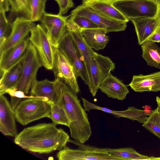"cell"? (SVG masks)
Segmentation results:
<instances>
[{
    "mask_svg": "<svg viewBox=\"0 0 160 160\" xmlns=\"http://www.w3.org/2000/svg\"><path fill=\"white\" fill-rule=\"evenodd\" d=\"M81 99L84 108L87 111L92 109L99 110L111 114L116 118L121 117L127 118L133 121H137L142 124L146 121L150 115V114L147 113L144 110L138 109L134 107H129L125 110H113L95 104L83 98H81Z\"/></svg>",
    "mask_w": 160,
    "mask_h": 160,
    "instance_id": "14",
    "label": "cell"
},
{
    "mask_svg": "<svg viewBox=\"0 0 160 160\" xmlns=\"http://www.w3.org/2000/svg\"><path fill=\"white\" fill-rule=\"evenodd\" d=\"M54 0L55 1H56V0Z\"/></svg>",
    "mask_w": 160,
    "mask_h": 160,
    "instance_id": "42",
    "label": "cell"
},
{
    "mask_svg": "<svg viewBox=\"0 0 160 160\" xmlns=\"http://www.w3.org/2000/svg\"><path fill=\"white\" fill-rule=\"evenodd\" d=\"M160 160V157H155L153 156L150 157V160Z\"/></svg>",
    "mask_w": 160,
    "mask_h": 160,
    "instance_id": "40",
    "label": "cell"
},
{
    "mask_svg": "<svg viewBox=\"0 0 160 160\" xmlns=\"http://www.w3.org/2000/svg\"><path fill=\"white\" fill-rule=\"evenodd\" d=\"M108 2L113 4L116 2L123 0H104Z\"/></svg>",
    "mask_w": 160,
    "mask_h": 160,
    "instance_id": "41",
    "label": "cell"
},
{
    "mask_svg": "<svg viewBox=\"0 0 160 160\" xmlns=\"http://www.w3.org/2000/svg\"><path fill=\"white\" fill-rule=\"evenodd\" d=\"M133 24L138 44L141 45L155 32L157 20L154 18H138L130 20Z\"/></svg>",
    "mask_w": 160,
    "mask_h": 160,
    "instance_id": "20",
    "label": "cell"
},
{
    "mask_svg": "<svg viewBox=\"0 0 160 160\" xmlns=\"http://www.w3.org/2000/svg\"><path fill=\"white\" fill-rule=\"evenodd\" d=\"M128 86L138 92L160 91V71L147 75H134Z\"/></svg>",
    "mask_w": 160,
    "mask_h": 160,
    "instance_id": "17",
    "label": "cell"
},
{
    "mask_svg": "<svg viewBox=\"0 0 160 160\" xmlns=\"http://www.w3.org/2000/svg\"><path fill=\"white\" fill-rule=\"evenodd\" d=\"M156 100L158 105V107L159 111H160V98L158 96H157Z\"/></svg>",
    "mask_w": 160,
    "mask_h": 160,
    "instance_id": "39",
    "label": "cell"
},
{
    "mask_svg": "<svg viewBox=\"0 0 160 160\" xmlns=\"http://www.w3.org/2000/svg\"><path fill=\"white\" fill-rule=\"evenodd\" d=\"M33 22L23 16L16 18L11 23L10 33L0 49V56L28 36Z\"/></svg>",
    "mask_w": 160,
    "mask_h": 160,
    "instance_id": "13",
    "label": "cell"
},
{
    "mask_svg": "<svg viewBox=\"0 0 160 160\" xmlns=\"http://www.w3.org/2000/svg\"><path fill=\"white\" fill-rule=\"evenodd\" d=\"M56 124L41 123L24 128L15 137L14 142L22 148L39 154L62 149L69 142V136Z\"/></svg>",
    "mask_w": 160,
    "mask_h": 160,
    "instance_id": "1",
    "label": "cell"
},
{
    "mask_svg": "<svg viewBox=\"0 0 160 160\" xmlns=\"http://www.w3.org/2000/svg\"><path fill=\"white\" fill-rule=\"evenodd\" d=\"M70 15L64 16L45 12L40 21L45 29L52 46L58 48L64 34L67 30L66 24Z\"/></svg>",
    "mask_w": 160,
    "mask_h": 160,
    "instance_id": "12",
    "label": "cell"
},
{
    "mask_svg": "<svg viewBox=\"0 0 160 160\" xmlns=\"http://www.w3.org/2000/svg\"><path fill=\"white\" fill-rule=\"evenodd\" d=\"M6 93L9 94L11 97V104L14 110L23 99L26 97L23 92L12 89L7 90L5 92Z\"/></svg>",
    "mask_w": 160,
    "mask_h": 160,
    "instance_id": "33",
    "label": "cell"
},
{
    "mask_svg": "<svg viewBox=\"0 0 160 160\" xmlns=\"http://www.w3.org/2000/svg\"><path fill=\"white\" fill-rule=\"evenodd\" d=\"M50 104L51 108L49 118L57 125H62L68 127L70 121L63 107L56 102Z\"/></svg>",
    "mask_w": 160,
    "mask_h": 160,
    "instance_id": "27",
    "label": "cell"
},
{
    "mask_svg": "<svg viewBox=\"0 0 160 160\" xmlns=\"http://www.w3.org/2000/svg\"><path fill=\"white\" fill-rule=\"evenodd\" d=\"M69 142L78 148L71 149L66 145L56 154L59 160H122L109 154L104 148L85 145L75 140L70 139Z\"/></svg>",
    "mask_w": 160,
    "mask_h": 160,
    "instance_id": "4",
    "label": "cell"
},
{
    "mask_svg": "<svg viewBox=\"0 0 160 160\" xmlns=\"http://www.w3.org/2000/svg\"><path fill=\"white\" fill-rule=\"evenodd\" d=\"M51 104L43 99L31 96L22 100L14 110L16 120L25 126L44 118H49Z\"/></svg>",
    "mask_w": 160,
    "mask_h": 160,
    "instance_id": "3",
    "label": "cell"
},
{
    "mask_svg": "<svg viewBox=\"0 0 160 160\" xmlns=\"http://www.w3.org/2000/svg\"><path fill=\"white\" fill-rule=\"evenodd\" d=\"M22 61L23 68L21 78L17 86L12 89L22 91L26 94L36 80L38 71L42 66L38 52L30 41Z\"/></svg>",
    "mask_w": 160,
    "mask_h": 160,
    "instance_id": "6",
    "label": "cell"
},
{
    "mask_svg": "<svg viewBox=\"0 0 160 160\" xmlns=\"http://www.w3.org/2000/svg\"><path fill=\"white\" fill-rule=\"evenodd\" d=\"M67 21L74 23L81 29L100 28L89 19L84 17L76 15L70 14V16Z\"/></svg>",
    "mask_w": 160,
    "mask_h": 160,
    "instance_id": "32",
    "label": "cell"
},
{
    "mask_svg": "<svg viewBox=\"0 0 160 160\" xmlns=\"http://www.w3.org/2000/svg\"><path fill=\"white\" fill-rule=\"evenodd\" d=\"M47 0H31V20L33 22L40 21L46 12L45 8Z\"/></svg>",
    "mask_w": 160,
    "mask_h": 160,
    "instance_id": "30",
    "label": "cell"
},
{
    "mask_svg": "<svg viewBox=\"0 0 160 160\" xmlns=\"http://www.w3.org/2000/svg\"><path fill=\"white\" fill-rule=\"evenodd\" d=\"M71 14L86 18L105 29L107 32L124 31L128 22L115 19L98 12L82 4L72 11Z\"/></svg>",
    "mask_w": 160,
    "mask_h": 160,
    "instance_id": "10",
    "label": "cell"
},
{
    "mask_svg": "<svg viewBox=\"0 0 160 160\" xmlns=\"http://www.w3.org/2000/svg\"><path fill=\"white\" fill-rule=\"evenodd\" d=\"M14 110L7 98L0 95V131L5 136L15 137L18 134Z\"/></svg>",
    "mask_w": 160,
    "mask_h": 160,
    "instance_id": "15",
    "label": "cell"
},
{
    "mask_svg": "<svg viewBox=\"0 0 160 160\" xmlns=\"http://www.w3.org/2000/svg\"><path fill=\"white\" fill-rule=\"evenodd\" d=\"M31 0H10L11 13L20 14L31 20Z\"/></svg>",
    "mask_w": 160,
    "mask_h": 160,
    "instance_id": "29",
    "label": "cell"
},
{
    "mask_svg": "<svg viewBox=\"0 0 160 160\" xmlns=\"http://www.w3.org/2000/svg\"><path fill=\"white\" fill-rule=\"evenodd\" d=\"M99 89L109 97L123 100L129 92L127 86L110 73L103 80Z\"/></svg>",
    "mask_w": 160,
    "mask_h": 160,
    "instance_id": "18",
    "label": "cell"
},
{
    "mask_svg": "<svg viewBox=\"0 0 160 160\" xmlns=\"http://www.w3.org/2000/svg\"><path fill=\"white\" fill-rule=\"evenodd\" d=\"M10 0H0V11L6 12L10 9Z\"/></svg>",
    "mask_w": 160,
    "mask_h": 160,
    "instance_id": "35",
    "label": "cell"
},
{
    "mask_svg": "<svg viewBox=\"0 0 160 160\" xmlns=\"http://www.w3.org/2000/svg\"><path fill=\"white\" fill-rule=\"evenodd\" d=\"M158 13L156 17L157 20V28L155 32L160 33V0H158Z\"/></svg>",
    "mask_w": 160,
    "mask_h": 160,
    "instance_id": "36",
    "label": "cell"
},
{
    "mask_svg": "<svg viewBox=\"0 0 160 160\" xmlns=\"http://www.w3.org/2000/svg\"><path fill=\"white\" fill-rule=\"evenodd\" d=\"M81 30V29H79L68 30L79 50L82 60L84 65L88 78L90 74L91 61L95 52L84 41Z\"/></svg>",
    "mask_w": 160,
    "mask_h": 160,
    "instance_id": "24",
    "label": "cell"
},
{
    "mask_svg": "<svg viewBox=\"0 0 160 160\" xmlns=\"http://www.w3.org/2000/svg\"><path fill=\"white\" fill-rule=\"evenodd\" d=\"M22 68V58L18 63L0 76V95H4L7 90L13 89L15 87L21 78Z\"/></svg>",
    "mask_w": 160,
    "mask_h": 160,
    "instance_id": "23",
    "label": "cell"
},
{
    "mask_svg": "<svg viewBox=\"0 0 160 160\" xmlns=\"http://www.w3.org/2000/svg\"><path fill=\"white\" fill-rule=\"evenodd\" d=\"M81 32L87 44L97 51L104 49L109 41L107 32L102 28L81 29Z\"/></svg>",
    "mask_w": 160,
    "mask_h": 160,
    "instance_id": "21",
    "label": "cell"
},
{
    "mask_svg": "<svg viewBox=\"0 0 160 160\" xmlns=\"http://www.w3.org/2000/svg\"><path fill=\"white\" fill-rule=\"evenodd\" d=\"M144 110L148 114H150L152 110L149 105H146L143 107Z\"/></svg>",
    "mask_w": 160,
    "mask_h": 160,
    "instance_id": "38",
    "label": "cell"
},
{
    "mask_svg": "<svg viewBox=\"0 0 160 160\" xmlns=\"http://www.w3.org/2000/svg\"><path fill=\"white\" fill-rule=\"evenodd\" d=\"M29 37L30 42L35 48L42 66L52 69L54 61V48L45 29L40 24L33 23Z\"/></svg>",
    "mask_w": 160,
    "mask_h": 160,
    "instance_id": "7",
    "label": "cell"
},
{
    "mask_svg": "<svg viewBox=\"0 0 160 160\" xmlns=\"http://www.w3.org/2000/svg\"><path fill=\"white\" fill-rule=\"evenodd\" d=\"M142 56L147 64L160 69V48L154 42L147 41L141 45Z\"/></svg>",
    "mask_w": 160,
    "mask_h": 160,
    "instance_id": "25",
    "label": "cell"
},
{
    "mask_svg": "<svg viewBox=\"0 0 160 160\" xmlns=\"http://www.w3.org/2000/svg\"><path fill=\"white\" fill-rule=\"evenodd\" d=\"M56 80V102L66 111L70 121L68 127L71 138L81 143L88 141L92 134L90 124L84 108L77 94L61 79Z\"/></svg>",
    "mask_w": 160,
    "mask_h": 160,
    "instance_id": "2",
    "label": "cell"
},
{
    "mask_svg": "<svg viewBox=\"0 0 160 160\" xmlns=\"http://www.w3.org/2000/svg\"><path fill=\"white\" fill-rule=\"evenodd\" d=\"M82 4L92 10L112 18L128 22L129 20L115 8L104 0H82Z\"/></svg>",
    "mask_w": 160,
    "mask_h": 160,
    "instance_id": "22",
    "label": "cell"
},
{
    "mask_svg": "<svg viewBox=\"0 0 160 160\" xmlns=\"http://www.w3.org/2000/svg\"><path fill=\"white\" fill-rule=\"evenodd\" d=\"M29 42L28 36L19 43L0 56V76L17 63L23 57Z\"/></svg>",
    "mask_w": 160,
    "mask_h": 160,
    "instance_id": "16",
    "label": "cell"
},
{
    "mask_svg": "<svg viewBox=\"0 0 160 160\" xmlns=\"http://www.w3.org/2000/svg\"><path fill=\"white\" fill-rule=\"evenodd\" d=\"M142 126L160 139V112L158 107L152 110Z\"/></svg>",
    "mask_w": 160,
    "mask_h": 160,
    "instance_id": "28",
    "label": "cell"
},
{
    "mask_svg": "<svg viewBox=\"0 0 160 160\" xmlns=\"http://www.w3.org/2000/svg\"><path fill=\"white\" fill-rule=\"evenodd\" d=\"M6 12L0 11V49L6 40L11 27V23L6 17Z\"/></svg>",
    "mask_w": 160,
    "mask_h": 160,
    "instance_id": "31",
    "label": "cell"
},
{
    "mask_svg": "<svg viewBox=\"0 0 160 160\" xmlns=\"http://www.w3.org/2000/svg\"><path fill=\"white\" fill-rule=\"evenodd\" d=\"M55 78L62 80L75 93L80 89L78 76L73 66L67 57L58 48H54V61L52 69Z\"/></svg>",
    "mask_w": 160,
    "mask_h": 160,
    "instance_id": "9",
    "label": "cell"
},
{
    "mask_svg": "<svg viewBox=\"0 0 160 160\" xmlns=\"http://www.w3.org/2000/svg\"><path fill=\"white\" fill-rule=\"evenodd\" d=\"M104 149L109 154L122 160H150V157L141 154L131 148Z\"/></svg>",
    "mask_w": 160,
    "mask_h": 160,
    "instance_id": "26",
    "label": "cell"
},
{
    "mask_svg": "<svg viewBox=\"0 0 160 160\" xmlns=\"http://www.w3.org/2000/svg\"><path fill=\"white\" fill-rule=\"evenodd\" d=\"M59 7L58 14L63 15L74 6L73 0H56Z\"/></svg>",
    "mask_w": 160,
    "mask_h": 160,
    "instance_id": "34",
    "label": "cell"
},
{
    "mask_svg": "<svg viewBox=\"0 0 160 160\" xmlns=\"http://www.w3.org/2000/svg\"><path fill=\"white\" fill-rule=\"evenodd\" d=\"M129 20L138 18L157 17L158 0H123L112 4Z\"/></svg>",
    "mask_w": 160,
    "mask_h": 160,
    "instance_id": "5",
    "label": "cell"
},
{
    "mask_svg": "<svg viewBox=\"0 0 160 160\" xmlns=\"http://www.w3.org/2000/svg\"><path fill=\"white\" fill-rule=\"evenodd\" d=\"M58 48L71 63L77 76L80 77L88 85V79L84 65L82 60L79 50L68 30Z\"/></svg>",
    "mask_w": 160,
    "mask_h": 160,
    "instance_id": "11",
    "label": "cell"
},
{
    "mask_svg": "<svg viewBox=\"0 0 160 160\" xmlns=\"http://www.w3.org/2000/svg\"><path fill=\"white\" fill-rule=\"evenodd\" d=\"M56 79L53 81L47 79L38 81L37 80L32 85L30 90L31 96L42 98L51 103L56 100Z\"/></svg>",
    "mask_w": 160,
    "mask_h": 160,
    "instance_id": "19",
    "label": "cell"
},
{
    "mask_svg": "<svg viewBox=\"0 0 160 160\" xmlns=\"http://www.w3.org/2000/svg\"><path fill=\"white\" fill-rule=\"evenodd\" d=\"M115 68V63L109 57L95 52L91 61L88 85L93 97L96 95L103 80Z\"/></svg>",
    "mask_w": 160,
    "mask_h": 160,
    "instance_id": "8",
    "label": "cell"
},
{
    "mask_svg": "<svg viewBox=\"0 0 160 160\" xmlns=\"http://www.w3.org/2000/svg\"><path fill=\"white\" fill-rule=\"evenodd\" d=\"M147 41H150L154 42H160V33L158 32L155 33Z\"/></svg>",
    "mask_w": 160,
    "mask_h": 160,
    "instance_id": "37",
    "label": "cell"
}]
</instances>
